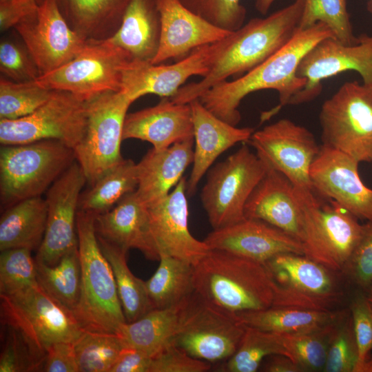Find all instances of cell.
<instances>
[{"instance_id": "cell-44", "label": "cell", "mask_w": 372, "mask_h": 372, "mask_svg": "<svg viewBox=\"0 0 372 372\" xmlns=\"http://www.w3.org/2000/svg\"><path fill=\"white\" fill-rule=\"evenodd\" d=\"M358 349L351 315L345 311L337 322L329 346L324 371L355 372Z\"/></svg>"}, {"instance_id": "cell-57", "label": "cell", "mask_w": 372, "mask_h": 372, "mask_svg": "<svg viewBox=\"0 0 372 372\" xmlns=\"http://www.w3.org/2000/svg\"><path fill=\"white\" fill-rule=\"evenodd\" d=\"M367 9H368V11L370 12V14H371V15L372 17V0H368Z\"/></svg>"}, {"instance_id": "cell-60", "label": "cell", "mask_w": 372, "mask_h": 372, "mask_svg": "<svg viewBox=\"0 0 372 372\" xmlns=\"http://www.w3.org/2000/svg\"><path fill=\"white\" fill-rule=\"evenodd\" d=\"M371 372H372V371H371Z\"/></svg>"}, {"instance_id": "cell-27", "label": "cell", "mask_w": 372, "mask_h": 372, "mask_svg": "<svg viewBox=\"0 0 372 372\" xmlns=\"http://www.w3.org/2000/svg\"><path fill=\"white\" fill-rule=\"evenodd\" d=\"M194 126V161L187 192L193 195L202 177L225 151L240 142H248L254 130L237 127L209 112L198 99L189 103Z\"/></svg>"}, {"instance_id": "cell-45", "label": "cell", "mask_w": 372, "mask_h": 372, "mask_svg": "<svg viewBox=\"0 0 372 372\" xmlns=\"http://www.w3.org/2000/svg\"><path fill=\"white\" fill-rule=\"evenodd\" d=\"M187 10L216 28L233 32L244 25L247 10L240 0H178Z\"/></svg>"}, {"instance_id": "cell-59", "label": "cell", "mask_w": 372, "mask_h": 372, "mask_svg": "<svg viewBox=\"0 0 372 372\" xmlns=\"http://www.w3.org/2000/svg\"><path fill=\"white\" fill-rule=\"evenodd\" d=\"M13 1V0H0V3L7 2V1Z\"/></svg>"}, {"instance_id": "cell-21", "label": "cell", "mask_w": 372, "mask_h": 372, "mask_svg": "<svg viewBox=\"0 0 372 372\" xmlns=\"http://www.w3.org/2000/svg\"><path fill=\"white\" fill-rule=\"evenodd\" d=\"M204 242L210 249L225 251L260 263L276 255H304L302 242L263 220L247 218L230 226L213 229Z\"/></svg>"}, {"instance_id": "cell-25", "label": "cell", "mask_w": 372, "mask_h": 372, "mask_svg": "<svg viewBox=\"0 0 372 372\" xmlns=\"http://www.w3.org/2000/svg\"><path fill=\"white\" fill-rule=\"evenodd\" d=\"M135 191L125 196L109 211L96 216V235L124 251L136 249L146 258L159 260L148 209Z\"/></svg>"}, {"instance_id": "cell-56", "label": "cell", "mask_w": 372, "mask_h": 372, "mask_svg": "<svg viewBox=\"0 0 372 372\" xmlns=\"http://www.w3.org/2000/svg\"><path fill=\"white\" fill-rule=\"evenodd\" d=\"M275 0H255V8L262 14H266Z\"/></svg>"}, {"instance_id": "cell-15", "label": "cell", "mask_w": 372, "mask_h": 372, "mask_svg": "<svg viewBox=\"0 0 372 372\" xmlns=\"http://www.w3.org/2000/svg\"><path fill=\"white\" fill-rule=\"evenodd\" d=\"M247 143L268 167L283 174L295 187L313 190L310 168L320 146L306 127L282 118L254 132Z\"/></svg>"}, {"instance_id": "cell-12", "label": "cell", "mask_w": 372, "mask_h": 372, "mask_svg": "<svg viewBox=\"0 0 372 372\" xmlns=\"http://www.w3.org/2000/svg\"><path fill=\"white\" fill-rule=\"evenodd\" d=\"M132 59L109 39L87 41L74 59L35 81L45 88L67 91L87 100L105 92L121 91L123 70Z\"/></svg>"}, {"instance_id": "cell-42", "label": "cell", "mask_w": 372, "mask_h": 372, "mask_svg": "<svg viewBox=\"0 0 372 372\" xmlns=\"http://www.w3.org/2000/svg\"><path fill=\"white\" fill-rule=\"evenodd\" d=\"M53 90L36 81L17 83L0 78V119L14 120L25 116L45 103Z\"/></svg>"}, {"instance_id": "cell-49", "label": "cell", "mask_w": 372, "mask_h": 372, "mask_svg": "<svg viewBox=\"0 0 372 372\" xmlns=\"http://www.w3.org/2000/svg\"><path fill=\"white\" fill-rule=\"evenodd\" d=\"M211 364L193 358L175 345L152 357L149 372H206Z\"/></svg>"}, {"instance_id": "cell-43", "label": "cell", "mask_w": 372, "mask_h": 372, "mask_svg": "<svg viewBox=\"0 0 372 372\" xmlns=\"http://www.w3.org/2000/svg\"><path fill=\"white\" fill-rule=\"evenodd\" d=\"M28 248L1 251L0 294H12L38 284L36 262Z\"/></svg>"}, {"instance_id": "cell-26", "label": "cell", "mask_w": 372, "mask_h": 372, "mask_svg": "<svg viewBox=\"0 0 372 372\" xmlns=\"http://www.w3.org/2000/svg\"><path fill=\"white\" fill-rule=\"evenodd\" d=\"M194 138L189 103H177L163 98L157 105L126 115L123 140L147 141L156 149Z\"/></svg>"}, {"instance_id": "cell-24", "label": "cell", "mask_w": 372, "mask_h": 372, "mask_svg": "<svg viewBox=\"0 0 372 372\" xmlns=\"http://www.w3.org/2000/svg\"><path fill=\"white\" fill-rule=\"evenodd\" d=\"M245 216L263 220L302 242V211L295 187L277 170L267 168L245 204Z\"/></svg>"}, {"instance_id": "cell-48", "label": "cell", "mask_w": 372, "mask_h": 372, "mask_svg": "<svg viewBox=\"0 0 372 372\" xmlns=\"http://www.w3.org/2000/svg\"><path fill=\"white\" fill-rule=\"evenodd\" d=\"M349 311L358 349L355 372H371L372 304L366 296L358 293L353 298Z\"/></svg>"}, {"instance_id": "cell-16", "label": "cell", "mask_w": 372, "mask_h": 372, "mask_svg": "<svg viewBox=\"0 0 372 372\" xmlns=\"http://www.w3.org/2000/svg\"><path fill=\"white\" fill-rule=\"evenodd\" d=\"M35 1L36 9L25 15L14 28L42 75L71 61L87 41L70 29L54 0Z\"/></svg>"}, {"instance_id": "cell-36", "label": "cell", "mask_w": 372, "mask_h": 372, "mask_svg": "<svg viewBox=\"0 0 372 372\" xmlns=\"http://www.w3.org/2000/svg\"><path fill=\"white\" fill-rule=\"evenodd\" d=\"M97 239L102 253L112 267L126 322H134L153 309L145 281L134 276L129 269L126 251L98 236Z\"/></svg>"}, {"instance_id": "cell-52", "label": "cell", "mask_w": 372, "mask_h": 372, "mask_svg": "<svg viewBox=\"0 0 372 372\" xmlns=\"http://www.w3.org/2000/svg\"><path fill=\"white\" fill-rule=\"evenodd\" d=\"M152 357L127 347L112 366L110 372H149Z\"/></svg>"}, {"instance_id": "cell-4", "label": "cell", "mask_w": 372, "mask_h": 372, "mask_svg": "<svg viewBox=\"0 0 372 372\" xmlns=\"http://www.w3.org/2000/svg\"><path fill=\"white\" fill-rule=\"evenodd\" d=\"M95 218L78 210L81 290L73 315L84 331L118 334L126 320L112 267L98 242Z\"/></svg>"}, {"instance_id": "cell-3", "label": "cell", "mask_w": 372, "mask_h": 372, "mask_svg": "<svg viewBox=\"0 0 372 372\" xmlns=\"http://www.w3.org/2000/svg\"><path fill=\"white\" fill-rule=\"evenodd\" d=\"M195 293L206 303L232 316L269 308L273 290L262 263L211 249L193 265Z\"/></svg>"}, {"instance_id": "cell-1", "label": "cell", "mask_w": 372, "mask_h": 372, "mask_svg": "<svg viewBox=\"0 0 372 372\" xmlns=\"http://www.w3.org/2000/svg\"><path fill=\"white\" fill-rule=\"evenodd\" d=\"M302 8L303 0H295L265 18L250 19L213 43L208 72L200 81L180 87L170 99L177 103H189L229 76H240L260 65L294 37L299 30Z\"/></svg>"}, {"instance_id": "cell-51", "label": "cell", "mask_w": 372, "mask_h": 372, "mask_svg": "<svg viewBox=\"0 0 372 372\" xmlns=\"http://www.w3.org/2000/svg\"><path fill=\"white\" fill-rule=\"evenodd\" d=\"M39 371L79 372L74 342H59L50 346L43 360Z\"/></svg>"}, {"instance_id": "cell-13", "label": "cell", "mask_w": 372, "mask_h": 372, "mask_svg": "<svg viewBox=\"0 0 372 372\" xmlns=\"http://www.w3.org/2000/svg\"><path fill=\"white\" fill-rule=\"evenodd\" d=\"M86 122L87 100L53 90L32 113L14 120L0 119V143L14 145L56 140L74 149L83 136Z\"/></svg>"}, {"instance_id": "cell-31", "label": "cell", "mask_w": 372, "mask_h": 372, "mask_svg": "<svg viewBox=\"0 0 372 372\" xmlns=\"http://www.w3.org/2000/svg\"><path fill=\"white\" fill-rule=\"evenodd\" d=\"M345 310L316 311L293 307H271L235 318L245 326L264 331L298 335L320 331L338 321Z\"/></svg>"}, {"instance_id": "cell-9", "label": "cell", "mask_w": 372, "mask_h": 372, "mask_svg": "<svg viewBox=\"0 0 372 372\" xmlns=\"http://www.w3.org/2000/svg\"><path fill=\"white\" fill-rule=\"evenodd\" d=\"M262 264L272 283V307L333 311L342 301L337 272L305 255L280 254Z\"/></svg>"}, {"instance_id": "cell-6", "label": "cell", "mask_w": 372, "mask_h": 372, "mask_svg": "<svg viewBox=\"0 0 372 372\" xmlns=\"http://www.w3.org/2000/svg\"><path fill=\"white\" fill-rule=\"evenodd\" d=\"M303 220L304 255L335 272H344L367 225L330 200L322 204L312 189L295 187Z\"/></svg>"}, {"instance_id": "cell-33", "label": "cell", "mask_w": 372, "mask_h": 372, "mask_svg": "<svg viewBox=\"0 0 372 372\" xmlns=\"http://www.w3.org/2000/svg\"><path fill=\"white\" fill-rule=\"evenodd\" d=\"M47 205L41 196L20 201L1 212L0 251L12 248L37 250L46 228Z\"/></svg>"}, {"instance_id": "cell-10", "label": "cell", "mask_w": 372, "mask_h": 372, "mask_svg": "<svg viewBox=\"0 0 372 372\" xmlns=\"http://www.w3.org/2000/svg\"><path fill=\"white\" fill-rule=\"evenodd\" d=\"M268 167L244 144L208 170L200 193L203 208L213 229L245 218V206Z\"/></svg>"}, {"instance_id": "cell-34", "label": "cell", "mask_w": 372, "mask_h": 372, "mask_svg": "<svg viewBox=\"0 0 372 372\" xmlns=\"http://www.w3.org/2000/svg\"><path fill=\"white\" fill-rule=\"evenodd\" d=\"M159 265L145 281L153 309L175 306L194 292L193 265L180 258L161 254Z\"/></svg>"}, {"instance_id": "cell-41", "label": "cell", "mask_w": 372, "mask_h": 372, "mask_svg": "<svg viewBox=\"0 0 372 372\" xmlns=\"http://www.w3.org/2000/svg\"><path fill=\"white\" fill-rule=\"evenodd\" d=\"M338 321L313 333L298 335L276 334L289 353L291 359L303 372L324 371L331 335Z\"/></svg>"}, {"instance_id": "cell-50", "label": "cell", "mask_w": 372, "mask_h": 372, "mask_svg": "<svg viewBox=\"0 0 372 372\" xmlns=\"http://www.w3.org/2000/svg\"><path fill=\"white\" fill-rule=\"evenodd\" d=\"M344 272L359 287L372 285V222L353 251Z\"/></svg>"}, {"instance_id": "cell-8", "label": "cell", "mask_w": 372, "mask_h": 372, "mask_svg": "<svg viewBox=\"0 0 372 372\" xmlns=\"http://www.w3.org/2000/svg\"><path fill=\"white\" fill-rule=\"evenodd\" d=\"M319 121L322 145L372 163V84H342L324 101Z\"/></svg>"}, {"instance_id": "cell-29", "label": "cell", "mask_w": 372, "mask_h": 372, "mask_svg": "<svg viewBox=\"0 0 372 372\" xmlns=\"http://www.w3.org/2000/svg\"><path fill=\"white\" fill-rule=\"evenodd\" d=\"M64 20L86 41L112 38L119 30L131 0H54Z\"/></svg>"}, {"instance_id": "cell-39", "label": "cell", "mask_w": 372, "mask_h": 372, "mask_svg": "<svg viewBox=\"0 0 372 372\" xmlns=\"http://www.w3.org/2000/svg\"><path fill=\"white\" fill-rule=\"evenodd\" d=\"M74 347L79 372H110L129 347L118 334L84 331Z\"/></svg>"}, {"instance_id": "cell-47", "label": "cell", "mask_w": 372, "mask_h": 372, "mask_svg": "<svg viewBox=\"0 0 372 372\" xmlns=\"http://www.w3.org/2000/svg\"><path fill=\"white\" fill-rule=\"evenodd\" d=\"M0 71L1 76L17 83L35 81L41 75L23 41L8 39L0 43Z\"/></svg>"}, {"instance_id": "cell-18", "label": "cell", "mask_w": 372, "mask_h": 372, "mask_svg": "<svg viewBox=\"0 0 372 372\" xmlns=\"http://www.w3.org/2000/svg\"><path fill=\"white\" fill-rule=\"evenodd\" d=\"M85 183L83 171L75 161L45 192L47 223L36 261L53 265L78 245L76 216Z\"/></svg>"}, {"instance_id": "cell-11", "label": "cell", "mask_w": 372, "mask_h": 372, "mask_svg": "<svg viewBox=\"0 0 372 372\" xmlns=\"http://www.w3.org/2000/svg\"><path fill=\"white\" fill-rule=\"evenodd\" d=\"M132 103L122 91L105 92L87 99L84 134L73 150L89 187L124 159L121 144L124 121Z\"/></svg>"}, {"instance_id": "cell-7", "label": "cell", "mask_w": 372, "mask_h": 372, "mask_svg": "<svg viewBox=\"0 0 372 372\" xmlns=\"http://www.w3.org/2000/svg\"><path fill=\"white\" fill-rule=\"evenodd\" d=\"M3 324L19 331L42 360L59 342H75L84 330L70 311L37 284L12 294H0Z\"/></svg>"}, {"instance_id": "cell-14", "label": "cell", "mask_w": 372, "mask_h": 372, "mask_svg": "<svg viewBox=\"0 0 372 372\" xmlns=\"http://www.w3.org/2000/svg\"><path fill=\"white\" fill-rule=\"evenodd\" d=\"M245 325L204 302L195 291L189 299L173 345L211 364L223 362L236 351Z\"/></svg>"}, {"instance_id": "cell-46", "label": "cell", "mask_w": 372, "mask_h": 372, "mask_svg": "<svg viewBox=\"0 0 372 372\" xmlns=\"http://www.w3.org/2000/svg\"><path fill=\"white\" fill-rule=\"evenodd\" d=\"M3 326L0 372L39 371L42 360L21 333L10 326Z\"/></svg>"}, {"instance_id": "cell-32", "label": "cell", "mask_w": 372, "mask_h": 372, "mask_svg": "<svg viewBox=\"0 0 372 372\" xmlns=\"http://www.w3.org/2000/svg\"><path fill=\"white\" fill-rule=\"evenodd\" d=\"M191 296L175 306L152 309L134 322H125L118 335L128 347L150 357L156 355L173 345Z\"/></svg>"}, {"instance_id": "cell-5", "label": "cell", "mask_w": 372, "mask_h": 372, "mask_svg": "<svg viewBox=\"0 0 372 372\" xmlns=\"http://www.w3.org/2000/svg\"><path fill=\"white\" fill-rule=\"evenodd\" d=\"M75 161L73 149L56 140L2 145L1 211L23 200L41 196Z\"/></svg>"}, {"instance_id": "cell-19", "label": "cell", "mask_w": 372, "mask_h": 372, "mask_svg": "<svg viewBox=\"0 0 372 372\" xmlns=\"http://www.w3.org/2000/svg\"><path fill=\"white\" fill-rule=\"evenodd\" d=\"M358 165L343 152L322 145L310 168L311 184L315 193L357 218L372 222V189L361 180Z\"/></svg>"}, {"instance_id": "cell-30", "label": "cell", "mask_w": 372, "mask_h": 372, "mask_svg": "<svg viewBox=\"0 0 372 372\" xmlns=\"http://www.w3.org/2000/svg\"><path fill=\"white\" fill-rule=\"evenodd\" d=\"M161 30L158 0H131L119 30L109 40L132 59L152 62L158 50Z\"/></svg>"}, {"instance_id": "cell-20", "label": "cell", "mask_w": 372, "mask_h": 372, "mask_svg": "<svg viewBox=\"0 0 372 372\" xmlns=\"http://www.w3.org/2000/svg\"><path fill=\"white\" fill-rule=\"evenodd\" d=\"M213 53L211 43L195 49L171 65L132 59L123 70L121 91L132 103L147 94L171 98L189 77L204 76L208 72Z\"/></svg>"}, {"instance_id": "cell-40", "label": "cell", "mask_w": 372, "mask_h": 372, "mask_svg": "<svg viewBox=\"0 0 372 372\" xmlns=\"http://www.w3.org/2000/svg\"><path fill=\"white\" fill-rule=\"evenodd\" d=\"M318 22L327 25L334 38L342 44L350 45L357 43L347 0H303L299 30H306Z\"/></svg>"}, {"instance_id": "cell-53", "label": "cell", "mask_w": 372, "mask_h": 372, "mask_svg": "<svg viewBox=\"0 0 372 372\" xmlns=\"http://www.w3.org/2000/svg\"><path fill=\"white\" fill-rule=\"evenodd\" d=\"M260 366L266 372H303L293 360L285 355H269Z\"/></svg>"}, {"instance_id": "cell-37", "label": "cell", "mask_w": 372, "mask_h": 372, "mask_svg": "<svg viewBox=\"0 0 372 372\" xmlns=\"http://www.w3.org/2000/svg\"><path fill=\"white\" fill-rule=\"evenodd\" d=\"M35 262L39 285L73 314L81 290V263L78 245L66 252L53 265Z\"/></svg>"}, {"instance_id": "cell-17", "label": "cell", "mask_w": 372, "mask_h": 372, "mask_svg": "<svg viewBox=\"0 0 372 372\" xmlns=\"http://www.w3.org/2000/svg\"><path fill=\"white\" fill-rule=\"evenodd\" d=\"M348 70L358 72L364 83L372 84V36L362 34L355 44L350 45L332 37L316 43L298 66L296 74L306 79V84L289 105L313 100L322 92L323 80Z\"/></svg>"}, {"instance_id": "cell-35", "label": "cell", "mask_w": 372, "mask_h": 372, "mask_svg": "<svg viewBox=\"0 0 372 372\" xmlns=\"http://www.w3.org/2000/svg\"><path fill=\"white\" fill-rule=\"evenodd\" d=\"M137 186L136 163L131 159H123L81 192L79 210L96 216L111 209Z\"/></svg>"}, {"instance_id": "cell-54", "label": "cell", "mask_w": 372, "mask_h": 372, "mask_svg": "<svg viewBox=\"0 0 372 372\" xmlns=\"http://www.w3.org/2000/svg\"><path fill=\"white\" fill-rule=\"evenodd\" d=\"M25 15L24 12L14 1L0 3L1 30L6 31L14 28Z\"/></svg>"}, {"instance_id": "cell-28", "label": "cell", "mask_w": 372, "mask_h": 372, "mask_svg": "<svg viewBox=\"0 0 372 372\" xmlns=\"http://www.w3.org/2000/svg\"><path fill=\"white\" fill-rule=\"evenodd\" d=\"M194 139L189 138L163 149H150L136 163L138 186L135 191L147 207L165 199L194 161Z\"/></svg>"}, {"instance_id": "cell-2", "label": "cell", "mask_w": 372, "mask_h": 372, "mask_svg": "<svg viewBox=\"0 0 372 372\" xmlns=\"http://www.w3.org/2000/svg\"><path fill=\"white\" fill-rule=\"evenodd\" d=\"M329 37L334 38L333 34L322 22L298 30L286 45L260 65L234 81L215 85L198 99L213 114L236 126L241 118L238 107L247 95L261 90H274L278 93L279 104L262 114L261 121H267L289 105L291 98L305 85L306 79L296 74L298 66L316 43Z\"/></svg>"}, {"instance_id": "cell-23", "label": "cell", "mask_w": 372, "mask_h": 372, "mask_svg": "<svg viewBox=\"0 0 372 372\" xmlns=\"http://www.w3.org/2000/svg\"><path fill=\"white\" fill-rule=\"evenodd\" d=\"M161 30L158 52L151 63L182 59L200 47L215 43L229 32L215 27L185 8L178 0H158Z\"/></svg>"}, {"instance_id": "cell-22", "label": "cell", "mask_w": 372, "mask_h": 372, "mask_svg": "<svg viewBox=\"0 0 372 372\" xmlns=\"http://www.w3.org/2000/svg\"><path fill=\"white\" fill-rule=\"evenodd\" d=\"M186 190L187 181L183 177L165 199L147 209L160 254H168L194 265L211 249L189 230Z\"/></svg>"}, {"instance_id": "cell-58", "label": "cell", "mask_w": 372, "mask_h": 372, "mask_svg": "<svg viewBox=\"0 0 372 372\" xmlns=\"http://www.w3.org/2000/svg\"><path fill=\"white\" fill-rule=\"evenodd\" d=\"M369 295L366 296L370 303L372 304V285L369 288Z\"/></svg>"}, {"instance_id": "cell-55", "label": "cell", "mask_w": 372, "mask_h": 372, "mask_svg": "<svg viewBox=\"0 0 372 372\" xmlns=\"http://www.w3.org/2000/svg\"><path fill=\"white\" fill-rule=\"evenodd\" d=\"M14 1L26 14L35 10L37 6L35 0H14Z\"/></svg>"}, {"instance_id": "cell-38", "label": "cell", "mask_w": 372, "mask_h": 372, "mask_svg": "<svg viewBox=\"0 0 372 372\" xmlns=\"http://www.w3.org/2000/svg\"><path fill=\"white\" fill-rule=\"evenodd\" d=\"M276 354L291 358L276 333L245 326L236 351L228 360L216 364V369L224 372H255L264 359Z\"/></svg>"}]
</instances>
